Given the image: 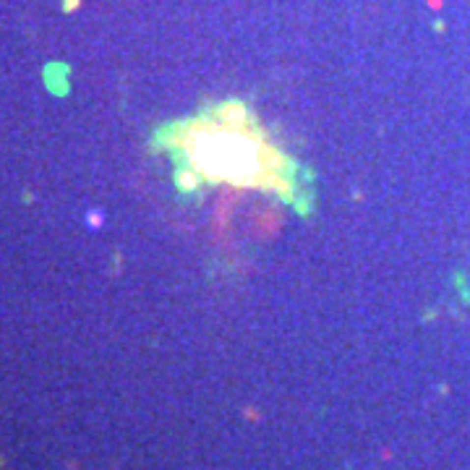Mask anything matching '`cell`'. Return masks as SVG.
Returning a JSON list of instances; mask_svg holds the SVG:
<instances>
[{
    "instance_id": "1",
    "label": "cell",
    "mask_w": 470,
    "mask_h": 470,
    "mask_svg": "<svg viewBox=\"0 0 470 470\" xmlns=\"http://www.w3.org/2000/svg\"><path fill=\"white\" fill-rule=\"evenodd\" d=\"M79 5V0H63V11H73Z\"/></svg>"
}]
</instances>
